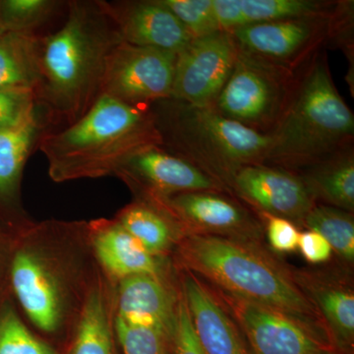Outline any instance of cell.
<instances>
[{"instance_id": "6da1fadb", "label": "cell", "mask_w": 354, "mask_h": 354, "mask_svg": "<svg viewBox=\"0 0 354 354\" xmlns=\"http://www.w3.org/2000/svg\"><path fill=\"white\" fill-rule=\"evenodd\" d=\"M122 41L104 1H71L64 25L39 39L37 102L73 124L101 97L111 51Z\"/></svg>"}, {"instance_id": "7a4b0ae2", "label": "cell", "mask_w": 354, "mask_h": 354, "mask_svg": "<svg viewBox=\"0 0 354 354\" xmlns=\"http://www.w3.org/2000/svg\"><path fill=\"white\" fill-rule=\"evenodd\" d=\"M174 254L178 269L214 288L297 317L328 337L318 311L295 283L292 267L276 257L267 244L185 234Z\"/></svg>"}, {"instance_id": "3957f363", "label": "cell", "mask_w": 354, "mask_h": 354, "mask_svg": "<svg viewBox=\"0 0 354 354\" xmlns=\"http://www.w3.org/2000/svg\"><path fill=\"white\" fill-rule=\"evenodd\" d=\"M53 180L95 178L118 174L141 151L162 146L155 115L106 95L80 120L39 139Z\"/></svg>"}, {"instance_id": "277c9868", "label": "cell", "mask_w": 354, "mask_h": 354, "mask_svg": "<svg viewBox=\"0 0 354 354\" xmlns=\"http://www.w3.org/2000/svg\"><path fill=\"white\" fill-rule=\"evenodd\" d=\"M271 135L272 146L265 164L295 171L351 147L353 111L335 87L327 62L317 53L297 71Z\"/></svg>"}, {"instance_id": "5b68a950", "label": "cell", "mask_w": 354, "mask_h": 354, "mask_svg": "<svg viewBox=\"0 0 354 354\" xmlns=\"http://www.w3.org/2000/svg\"><path fill=\"white\" fill-rule=\"evenodd\" d=\"M169 101L165 115L153 114L162 143L167 140L176 155L196 165L225 190L242 167L267 162L272 146L271 133L244 127L213 106Z\"/></svg>"}, {"instance_id": "8992f818", "label": "cell", "mask_w": 354, "mask_h": 354, "mask_svg": "<svg viewBox=\"0 0 354 354\" xmlns=\"http://www.w3.org/2000/svg\"><path fill=\"white\" fill-rule=\"evenodd\" d=\"M297 74L239 48L234 69L213 108L244 127L271 133L288 104Z\"/></svg>"}, {"instance_id": "52a82bcc", "label": "cell", "mask_w": 354, "mask_h": 354, "mask_svg": "<svg viewBox=\"0 0 354 354\" xmlns=\"http://www.w3.org/2000/svg\"><path fill=\"white\" fill-rule=\"evenodd\" d=\"M67 281L66 269L55 254L30 239H16L9 286L30 320L44 332H55L64 323L69 299Z\"/></svg>"}, {"instance_id": "ba28073f", "label": "cell", "mask_w": 354, "mask_h": 354, "mask_svg": "<svg viewBox=\"0 0 354 354\" xmlns=\"http://www.w3.org/2000/svg\"><path fill=\"white\" fill-rule=\"evenodd\" d=\"M339 4L335 13L243 26L230 31L241 50L297 71L321 44L339 36L351 13Z\"/></svg>"}, {"instance_id": "9c48e42d", "label": "cell", "mask_w": 354, "mask_h": 354, "mask_svg": "<svg viewBox=\"0 0 354 354\" xmlns=\"http://www.w3.org/2000/svg\"><path fill=\"white\" fill-rule=\"evenodd\" d=\"M209 286L227 307L252 354H324L335 351L327 335L297 317Z\"/></svg>"}, {"instance_id": "30bf717a", "label": "cell", "mask_w": 354, "mask_h": 354, "mask_svg": "<svg viewBox=\"0 0 354 354\" xmlns=\"http://www.w3.org/2000/svg\"><path fill=\"white\" fill-rule=\"evenodd\" d=\"M176 55L121 41L109 53L102 95L146 108L171 99Z\"/></svg>"}, {"instance_id": "8fae6325", "label": "cell", "mask_w": 354, "mask_h": 354, "mask_svg": "<svg viewBox=\"0 0 354 354\" xmlns=\"http://www.w3.org/2000/svg\"><path fill=\"white\" fill-rule=\"evenodd\" d=\"M148 200L160 205L184 235H216L265 243L259 216L225 191H192Z\"/></svg>"}, {"instance_id": "7c38bea8", "label": "cell", "mask_w": 354, "mask_h": 354, "mask_svg": "<svg viewBox=\"0 0 354 354\" xmlns=\"http://www.w3.org/2000/svg\"><path fill=\"white\" fill-rule=\"evenodd\" d=\"M239 53L230 32L191 39L176 55L171 100L195 106H213L227 82Z\"/></svg>"}, {"instance_id": "4fadbf2b", "label": "cell", "mask_w": 354, "mask_h": 354, "mask_svg": "<svg viewBox=\"0 0 354 354\" xmlns=\"http://www.w3.org/2000/svg\"><path fill=\"white\" fill-rule=\"evenodd\" d=\"M227 191L259 215L279 216L304 227L316 205L297 171L278 165L255 164L239 169Z\"/></svg>"}, {"instance_id": "5bb4252c", "label": "cell", "mask_w": 354, "mask_h": 354, "mask_svg": "<svg viewBox=\"0 0 354 354\" xmlns=\"http://www.w3.org/2000/svg\"><path fill=\"white\" fill-rule=\"evenodd\" d=\"M144 199H158L192 191H225V188L196 165L162 146L141 151L118 172ZM228 193V192H227Z\"/></svg>"}, {"instance_id": "9a60e30c", "label": "cell", "mask_w": 354, "mask_h": 354, "mask_svg": "<svg viewBox=\"0 0 354 354\" xmlns=\"http://www.w3.org/2000/svg\"><path fill=\"white\" fill-rule=\"evenodd\" d=\"M293 278L322 319L328 337L339 354L354 346V290L344 269H295Z\"/></svg>"}, {"instance_id": "2e32d148", "label": "cell", "mask_w": 354, "mask_h": 354, "mask_svg": "<svg viewBox=\"0 0 354 354\" xmlns=\"http://www.w3.org/2000/svg\"><path fill=\"white\" fill-rule=\"evenodd\" d=\"M178 283L207 354H252L239 326L208 283L181 269Z\"/></svg>"}, {"instance_id": "e0dca14e", "label": "cell", "mask_w": 354, "mask_h": 354, "mask_svg": "<svg viewBox=\"0 0 354 354\" xmlns=\"http://www.w3.org/2000/svg\"><path fill=\"white\" fill-rule=\"evenodd\" d=\"M104 3L124 43L177 55L192 39L160 0Z\"/></svg>"}, {"instance_id": "ac0fdd59", "label": "cell", "mask_w": 354, "mask_h": 354, "mask_svg": "<svg viewBox=\"0 0 354 354\" xmlns=\"http://www.w3.org/2000/svg\"><path fill=\"white\" fill-rule=\"evenodd\" d=\"M180 295L169 276L127 277L118 286L115 319L136 327L162 330L171 337Z\"/></svg>"}, {"instance_id": "d6986e66", "label": "cell", "mask_w": 354, "mask_h": 354, "mask_svg": "<svg viewBox=\"0 0 354 354\" xmlns=\"http://www.w3.org/2000/svg\"><path fill=\"white\" fill-rule=\"evenodd\" d=\"M91 234L97 259L114 278L123 279L135 274L169 276L167 257L149 253L118 221H95Z\"/></svg>"}, {"instance_id": "ffe728a7", "label": "cell", "mask_w": 354, "mask_h": 354, "mask_svg": "<svg viewBox=\"0 0 354 354\" xmlns=\"http://www.w3.org/2000/svg\"><path fill=\"white\" fill-rule=\"evenodd\" d=\"M295 171L304 181L316 204L327 205L353 213V147L344 149Z\"/></svg>"}, {"instance_id": "44dd1931", "label": "cell", "mask_w": 354, "mask_h": 354, "mask_svg": "<svg viewBox=\"0 0 354 354\" xmlns=\"http://www.w3.org/2000/svg\"><path fill=\"white\" fill-rule=\"evenodd\" d=\"M118 223L152 255L167 257L183 239L176 220L160 205L140 199L120 212Z\"/></svg>"}, {"instance_id": "7402d4cb", "label": "cell", "mask_w": 354, "mask_h": 354, "mask_svg": "<svg viewBox=\"0 0 354 354\" xmlns=\"http://www.w3.org/2000/svg\"><path fill=\"white\" fill-rule=\"evenodd\" d=\"M41 127L35 109L19 122L0 130V204H9L17 196L26 160Z\"/></svg>"}, {"instance_id": "603a6c76", "label": "cell", "mask_w": 354, "mask_h": 354, "mask_svg": "<svg viewBox=\"0 0 354 354\" xmlns=\"http://www.w3.org/2000/svg\"><path fill=\"white\" fill-rule=\"evenodd\" d=\"M39 79V39L32 32L0 36V90H31Z\"/></svg>"}, {"instance_id": "cb8c5ba5", "label": "cell", "mask_w": 354, "mask_h": 354, "mask_svg": "<svg viewBox=\"0 0 354 354\" xmlns=\"http://www.w3.org/2000/svg\"><path fill=\"white\" fill-rule=\"evenodd\" d=\"M70 354H113L111 317L101 288L91 291L84 304Z\"/></svg>"}, {"instance_id": "d4e9b609", "label": "cell", "mask_w": 354, "mask_h": 354, "mask_svg": "<svg viewBox=\"0 0 354 354\" xmlns=\"http://www.w3.org/2000/svg\"><path fill=\"white\" fill-rule=\"evenodd\" d=\"M239 8V28L243 26L330 15L339 8V3L318 0H236ZM237 29V28H236Z\"/></svg>"}, {"instance_id": "484cf974", "label": "cell", "mask_w": 354, "mask_h": 354, "mask_svg": "<svg viewBox=\"0 0 354 354\" xmlns=\"http://www.w3.org/2000/svg\"><path fill=\"white\" fill-rule=\"evenodd\" d=\"M304 227L322 235L339 259L344 264L353 266V213L327 205L316 204L305 218Z\"/></svg>"}, {"instance_id": "4316f807", "label": "cell", "mask_w": 354, "mask_h": 354, "mask_svg": "<svg viewBox=\"0 0 354 354\" xmlns=\"http://www.w3.org/2000/svg\"><path fill=\"white\" fill-rule=\"evenodd\" d=\"M0 354H57L32 334L6 298L0 304Z\"/></svg>"}, {"instance_id": "83f0119b", "label": "cell", "mask_w": 354, "mask_h": 354, "mask_svg": "<svg viewBox=\"0 0 354 354\" xmlns=\"http://www.w3.org/2000/svg\"><path fill=\"white\" fill-rule=\"evenodd\" d=\"M58 6L50 0H0V25L4 32H32Z\"/></svg>"}, {"instance_id": "f1b7e54d", "label": "cell", "mask_w": 354, "mask_h": 354, "mask_svg": "<svg viewBox=\"0 0 354 354\" xmlns=\"http://www.w3.org/2000/svg\"><path fill=\"white\" fill-rule=\"evenodd\" d=\"M189 32L192 39L221 31L213 0H160Z\"/></svg>"}, {"instance_id": "f546056e", "label": "cell", "mask_w": 354, "mask_h": 354, "mask_svg": "<svg viewBox=\"0 0 354 354\" xmlns=\"http://www.w3.org/2000/svg\"><path fill=\"white\" fill-rule=\"evenodd\" d=\"M123 354H169V335L156 328L136 327L115 319Z\"/></svg>"}, {"instance_id": "4dcf8cb0", "label": "cell", "mask_w": 354, "mask_h": 354, "mask_svg": "<svg viewBox=\"0 0 354 354\" xmlns=\"http://www.w3.org/2000/svg\"><path fill=\"white\" fill-rule=\"evenodd\" d=\"M169 353L207 354L193 326L183 293L179 298L176 321L169 337Z\"/></svg>"}, {"instance_id": "1f68e13d", "label": "cell", "mask_w": 354, "mask_h": 354, "mask_svg": "<svg viewBox=\"0 0 354 354\" xmlns=\"http://www.w3.org/2000/svg\"><path fill=\"white\" fill-rule=\"evenodd\" d=\"M258 216L264 225L268 248L272 253L288 254L297 250L300 232L292 221L271 215Z\"/></svg>"}, {"instance_id": "d6a6232c", "label": "cell", "mask_w": 354, "mask_h": 354, "mask_svg": "<svg viewBox=\"0 0 354 354\" xmlns=\"http://www.w3.org/2000/svg\"><path fill=\"white\" fill-rule=\"evenodd\" d=\"M36 106L34 91L0 90V130L19 122Z\"/></svg>"}, {"instance_id": "836d02e7", "label": "cell", "mask_w": 354, "mask_h": 354, "mask_svg": "<svg viewBox=\"0 0 354 354\" xmlns=\"http://www.w3.org/2000/svg\"><path fill=\"white\" fill-rule=\"evenodd\" d=\"M297 250L310 264L320 265L329 262L332 258V247L322 235L313 230L300 232Z\"/></svg>"}, {"instance_id": "e575fe53", "label": "cell", "mask_w": 354, "mask_h": 354, "mask_svg": "<svg viewBox=\"0 0 354 354\" xmlns=\"http://www.w3.org/2000/svg\"><path fill=\"white\" fill-rule=\"evenodd\" d=\"M16 239H11L0 227V304L6 299V290L9 283V267Z\"/></svg>"}, {"instance_id": "d590c367", "label": "cell", "mask_w": 354, "mask_h": 354, "mask_svg": "<svg viewBox=\"0 0 354 354\" xmlns=\"http://www.w3.org/2000/svg\"><path fill=\"white\" fill-rule=\"evenodd\" d=\"M324 354H339V353H337V351H328V353H326Z\"/></svg>"}, {"instance_id": "8d00e7d4", "label": "cell", "mask_w": 354, "mask_h": 354, "mask_svg": "<svg viewBox=\"0 0 354 354\" xmlns=\"http://www.w3.org/2000/svg\"><path fill=\"white\" fill-rule=\"evenodd\" d=\"M3 29H2L1 25H0V36H1V35L3 34Z\"/></svg>"}]
</instances>
